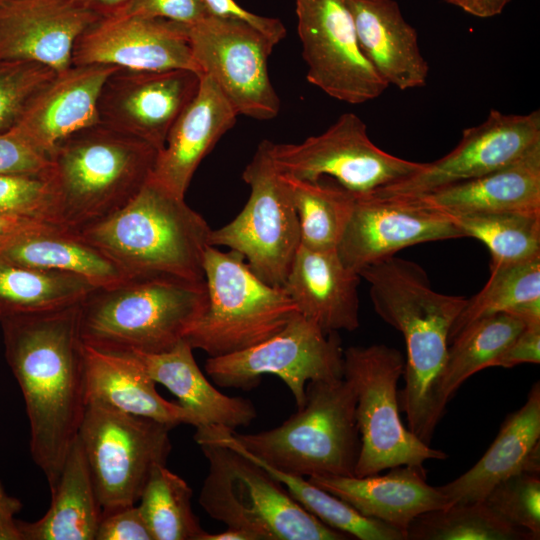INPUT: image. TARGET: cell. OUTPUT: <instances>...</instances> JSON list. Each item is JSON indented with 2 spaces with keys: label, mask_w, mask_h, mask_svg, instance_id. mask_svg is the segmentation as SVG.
Listing matches in <instances>:
<instances>
[{
  "label": "cell",
  "mask_w": 540,
  "mask_h": 540,
  "mask_svg": "<svg viewBox=\"0 0 540 540\" xmlns=\"http://www.w3.org/2000/svg\"><path fill=\"white\" fill-rule=\"evenodd\" d=\"M407 198L451 214H540V143L516 161L486 175Z\"/></svg>",
  "instance_id": "obj_28"
},
{
  "label": "cell",
  "mask_w": 540,
  "mask_h": 540,
  "mask_svg": "<svg viewBox=\"0 0 540 540\" xmlns=\"http://www.w3.org/2000/svg\"><path fill=\"white\" fill-rule=\"evenodd\" d=\"M47 170L33 174L0 173V215L62 226Z\"/></svg>",
  "instance_id": "obj_41"
},
{
  "label": "cell",
  "mask_w": 540,
  "mask_h": 540,
  "mask_svg": "<svg viewBox=\"0 0 540 540\" xmlns=\"http://www.w3.org/2000/svg\"><path fill=\"white\" fill-rule=\"evenodd\" d=\"M207 305L205 280L128 276L93 288L79 303L83 344L112 353L155 354L184 340Z\"/></svg>",
  "instance_id": "obj_3"
},
{
  "label": "cell",
  "mask_w": 540,
  "mask_h": 540,
  "mask_svg": "<svg viewBox=\"0 0 540 540\" xmlns=\"http://www.w3.org/2000/svg\"><path fill=\"white\" fill-rule=\"evenodd\" d=\"M538 443L540 384L537 381L529 390L524 405L505 418L496 438L475 465L438 488L450 505L483 501L498 483L526 472L528 457Z\"/></svg>",
  "instance_id": "obj_29"
},
{
  "label": "cell",
  "mask_w": 540,
  "mask_h": 540,
  "mask_svg": "<svg viewBox=\"0 0 540 540\" xmlns=\"http://www.w3.org/2000/svg\"><path fill=\"white\" fill-rule=\"evenodd\" d=\"M510 0H479L482 18L500 14Z\"/></svg>",
  "instance_id": "obj_53"
},
{
  "label": "cell",
  "mask_w": 540,
  "mask_h": 540,
  "mask_svg": "<svg viewBox=\"0 0 540 540\" xmlns=\"http://www.w3.org/2000/svg\"><path fill=\"white\" fill-rule=\"evenodd\" d=\"M115 15L163 18L191 25L209 16V13L204 0H131Z\"/></svg>",
  "instance_id": "obj_43"
},
{
  "label": "cell",
  "mask_w": 540,
  "mask_h": 540,
  "mask_svg": "<svg viewBox=\"0 0 540 540\" xmlns=\"http://www.w3.org/2000/svg\"><path fill=\"white\" fill-rule=\"evenodd\" d=\"M404 366L401 352L385 344L351 346L343 352V378L355 391L361 440L354 476L448 457L423 442L401 421L397 384Z\"/></svg>",
  "instance_id": "obj_9"
},
{
  "label": "cell",
  "mask_w": 540,
  "mask_h": 540,
  "mask_svg": "<svg viewBox=\"0 0 540 540\" xmlns=\"http://www.w3.org/2000/svg\"><path fill=\"white\" fill-rule=\"evenodd\" d=\"M540 362V327H524L495 359L492 367L512 368L522 363Z\"/></svg>",
  "instance_id": "obj_47"
},
{
  "label": "cell",
  "mask_w": 540,
  "mask_h": 540,
  "mask_svg": "<svg viewBox=\"0 0 540 540\" xmlns=\"http://www.w3.org/2000/svg\"><path fill=\"white\" fill-rule=\"evenodd\" d=\"M118 67L72 65L58 72L35 96L12 130L35 150L49 156L57 143L99 122L98 99L107 77Z\"/></svg>",
  "instance_id": "obj_21"
},
{
  "label": "cell",
  "mask_w": 540,
  "mask_h": 540,
  "mask_svg": "<svg viewBox=\"0 0 540 540\" xmlns=\"http://www.w3.org/2000/svg\"><path fill=\"white\" fill-rule=\"evenodd\" d=\"M77 7L90 11L100 17L117 14L131 0H68Z\"/></svg>",
  "instance_id": "obj_50"
},
{
  "label": "cell",
  "mask_w": 540,
  "mask_h": 540,
  "mask_svg": "<svg viewBox=\"0 0 540 540\" xmlns=\"http://www.w3.org/2000/svg\"><path fill=\"white\" fill-rule=\"evenodd\" d=\"M359 276L369 283L376 314L403 335L407 357L399 406L408 429L430 444L443 416L437 393L449 332L467 298L435 291L419 264L395 255L363 268Z\"/></svg>",
  "instance_id": "obj_2"
},
{
  "label": "cell",
  "mask_w": 540,
  "mask_h": 540,
  "mask_svg": "<svg viewBox=\"0 0 540 540\" xmlns=\"http://www.w3.org/2000/svg\"><path fill=\"white\" fill-rule=\"evenodd\" d=\"M465 237L449 215L416 198L355 195L354 208L337 247L346 267L359 272L420 243Z\"/></svg>",
  "instance_id": "obj_17"
},
{
  "label": "cell",
  "mask_w": 540,
  "mask_h": 540,
  "mask_svg": "<svg viewBox=\"0 0 540 540\" xmlns=\"http://www.w3.org/2000/svg\"><path fill=\"white\" fill-rule=\"evenodd\" d=\"M308 479L363 516L386 523L404 534L419 515L450 505L438 487L427 483L423 465L396 466L383 475H315Z\"/></svg>",
  "instance_id": "obj_23"
},
{
  "label": "cell",
  "mask_w": 540,
  "mask_h": 540,
  "mask_svg": "<svg viewBox=\"0 0 540 540\" xmlns=\"http://www.w3.org/2000/svg\"><path fill=\"white\" fill-rule=\"evenodd\" d=\"M203 269L207 305L184 340L209 357L256 345L298 313L285 290L257 277L236 251L209 246Z\"/></svg>",
  "instance_id": "obj_8"
},
{
  "label": "cell",
  "mask_w": 540,
  "mask_h": 540,
  "mask_svg": "<svg viewBox=\"0 0 540 540\" xmlns=\"http://www.w3.org/2000/svg\"><path fill=\"white\" fill-rule=\"evenodd\" d=\"M78 307L79 303L0 320L5 357L25 401L31 456L50 490L88 403Z\"/></svg>",
  "instance_id": "obj_1"
},
{
  "label": "cell",
  "mask_w": 540,
  "mask_h": 540,
  "mask_svg": "<svg viewBox=\"0 0 540 540\" xmlns=\"http://www.w3.org/2000/svg\"><path fill=\"white\" fill-rule=\"evenodd\" d=\"M6 0H0V6L5 2Z\"/></svg>",
  "instance_id": "obj_55"
},
{
  "label": "cell",
  "mask_w": 540,
  "mask_h": 540,
  "mask_svg": "<svg viewBox=\"0 0 540 540\" xmlns=\"http://www.w3.org/2000/svg\"><path fill=\"white\" fill-rule=\"evenodd\" d=\"M47 225H51V223L0 215V248L24 233L40 229Z\"/></svg>",
  "instance_id": "obj_49"
},
{
  "label": "cell",
  "mask_w": 540,
  "mask_h": 540,
  "mask_svg": "<svg viewBox=\"0 0 540 540\" xmlns=\"http://www.w3.org/2000/svg\"><path fill=\"white\" fill-rule=\"evenodd\" d=\"M201 540H258V538L249 531L227 527L226 530L219 533L205 532Z\"/></svg>",
  "instance_id": "obj_52"
},
{
  "label": "cell",
  "mask_w": 540,
  "mask_h": 540,
  "mask_svg": "<svg viewBox=\"0 0 540 540\" xmlns=\"http://www.w3.org/2000/svg\"><path fill=\"white\" fill-rule=\"evenodd\" d=\"M99 18L68 0H6L0 6V59L62 72L72 66L78 37Z\"/></svg>",
  "instance_id": "obj_20"
},
{
  "label": "cell",
  "mask_w": 540,
  "mask_h": 540,
  "mask_svg": "<svg viewBox=\"0 0 540 540\" xmlns=\"http://www.w3.org/2000/svg\"><path fill=\"white\" fill-rule=\"evenodd\" d=\"M90 64L139 71L186 69L201 74L184 24L132 15L101 17L78 37L72 65Z\"/></svg>",
  "instance_id": "obj_19"
},
{
  "label": "cell",
  "mask_w": 540,
  "mask_h": 540,
  "mask_svg": "<svg viewBox=\"0 0 540 540\" xmlns=\"http://www.w3.org/2000/svg\"><path fill=\"white\" fill-rule=\"evenodd\" d=\"M524 327L514 315L500 312L471 323L453 339L448 346L437 393L438 407L443 414L464 381L492 367Z\"/></svg>",
  "instance_id": "obj_33"
},
{
  "label": "cell",
  "mask_w": 540,
  "mask_h": 540,
  "mask_svg": "<svg viewBox=\"0 0 540 540\" xmlns=\"http://www.w3.org/2000/svg\"><path fill=\"white\" fill-rule=\"evenodd\" d=\"M87 401L171 427L194 426L192 415L178 402L164 399L155 381L130 353H112L83 344Z\"/></svg>",
  "instance_id": "obj_26"
},
{
  "label": "cell",
  "mask_w": 540,
  "mask_h": 540,
  "mask_svg": "<svg viewBox=\"0 0 540 540\" xmlns=\"http://www.w3.org/2000/svg\"><path fill=\"white\" fill-rule=\"evenodd\" d=\"M282 175L296 210L300 245L312 249L337 248L350 220L355 194L338 183Z\"/></svg>",
  "instance_id": "obj_35"
},
{
  "label": "cell",
  "mask_w": 540,
  "mask_h": 540,
  "mask_svg": "<svg viewBox=\"0 0 540 540\" xmlns=\"http://www.w3.org/2000/svg\"><path fill=\"white\" fill-rule=\"evenodd\" d=\"M185 26L200 73L215 82L238 115L277 116L280 100L268 73L271 40L243 21L211 15Z\"/></svg>",
  "instance_id": "obj_14"
},
{
  "label": "cell",
  "mask_w": 540,
  "mask_h": 540,
  "mask_svg": "<svg viewBox=\"0 0 540 540\" xmlns=\"http://www.w3.org/2000/svg\"><path fill=\"white\" fill-rule=\"evenodd\" d=\"M57 73L34 61L0 59V134L16 127L35 96Z\"/></svg>",
  "instance_id": "obj_40"
},
{
  "label": "cell",
  "mask_w": 540,
  "mask_h": 540,
  "mask_svg": "<svg viewBox=\"0 0 540 540\" xmlns=\"http://www.w3.org/2000/svg\"><path fill=\"white\" fill-rule=\"evenodd\" d=\"M192 489L166 465L155 467L138 501L154 540H201L205 534L192 509Z\"/></svg>",
  "instance_id": "obj_37"
},
{
  "label": "cell",
  "mask_w": 540,
  "mask_h": 540,
  "mask_svg": "<svg viewBox=\"0 0 540 540\" xmlns=\"http://www.w3.org/2000/svg\"><path fill=\"white\" fill-rule=\"evenodd\" d=\"M406 540H535L497 516L483 501L454 503L416 517Z\"/></svg>",
  "instance_id": "obj_38"
},
{
  "label": "cell",
  "mask_w": 540,
  "mask_h": 540,
  "mask_svg": "<svg viewBox=\"0 0 540 540\" xmlns=\"http://www.w3.org/2000/svg\"><path fill=\"white\" fill-rule=\"evenodd\" d=\"M540 298V256L490 268V278L476 295L466 299L448 336V343L471 323L496 313L508 312L525 301Z\"/></svg>",
  "instance_id": "obj_39"
},
{
  "label": "cell",
  "mask_w": 540,
  "mask_h": 540,
  "mask_svg": "<svg viewBox=\"0 0 540 540\" xmlns=\"http://www.w3.org/2000/svg\"><path fill=\"white\" fill-rule=\"evenodd\" d=\"M211 230L184 198L149 178L123 208L74 231L128 276L204 280L203 262Z\"/></svg>",
  "instance_id": "obj_4"
},
{
  "label": "cell",
  "mask_w": 540,
  "mask_h": 540,
  "mask_svg": "<svg viewBox=\"0 0 540 540\" xmlns=\"http://www.w3.org/2000/svg\"><path fill=\"white\" fill-rule=\"evenodd\" d=\"M302 408L257 433L228 429L230 439L261 462L303 477L354 476L361 440L356 395L344 378L310 381Z\"/></svg>",
  "instance_id": "obj_6"
},
{
  "label": "cell",
  "mask_w": 540,
  "mask_h": 540,
  "mask_svg": "<svg viewBox=\"0 0 540 540\" xmlns=\"http://www.w3.org/2000/svg\"><path fill=\"white\" fill-rule=\"evenodd\" d=\"M155 381L166 387L194 419V427L222 426L231 430L249 426L257 412L248 399L217 390L198 367L193 348L180 341L155 354L130 353Z\"/></svg>",
  "instance_id": "obj_27"
},
{
  "label": "cell",
  "mask_w": 540,
  "mask_h": 540,
  "mask_svg": "<svg viewBox=\"0 0 540 540\" xmlns=\"http://www.w3.org/2000/svg\"><path fill=\"white\" fill-rule=\"evenodd\" d=\"M365 57L386 82L400 90L426 85L429 65L417 31L395 0H344Z\"/></svg>",
  "instance_id": "obj_25"
},
{
  "label": "cell",
  "mask_w": 540,
  "mask_h": 540,
  "mask_svg": "<svg viewBox=\"0 0 540 540\" xmlns=\"http://www.w3.org/2000/svg\"><path fill=\"white\" fill-rule=\"evenodd\" d=\"M343 352L337 332L325 333L297 313L273 336L238 352L209 357L204 368L223 388L250 390L263 375L277 376L300 409L308 382L343 378Z\"/></svg>",
  "instance_id": "obj_12"
},
{
  "label": "cell",
  "mask_w": 540,
  "mask_h": 540,
  "mask_svg": "<svg viewBox=\"0 0 540 540\" xmlns=\"http://www.w3.org/2000/svg\"><path fill=\"white\" fill-rule=\"evenodd\" d=\"M452 5L462 9L464 12L482 18L479 0H446Z\"/></svg>",
  "instance_id": "obj_54"
},
{
  "label": "cell",
  "mask_w": 540,
  "mask_h": 540,
  "mask_svg": "<svg viewBox=\"0 0 540 540\" xmlns=\"http://www.w3.org/2000/svg\"><path fill=\"white\" fill-rule=\"evenodd\" d=\"M271 152L282 174L311 182L330 176L355 195L374 193L423 166L377 147L364 121L352 112L342 114L326 131L299 144L273 142Z\"/></svg>",
  "instance_id": "obj_13"
},
{
  "label": "cell",
  "mask_w": 540,
  "mask_h": 540,
  "mask_svg": "<svg viewBox=\"0 0 540 540\" xmlns=\"http://www.w3.org/2000/svg\"><path fill=\"white\" fill-rule=\"evenodd\" d=\"M539 143V110L524 115L491 110L481 124L463 130L459 143L447 155L423 163L417 172L374 194L418 197L505 167Z\"/></svg>",
  "instance_id": "obj_16"
},
{
  "label": "cell",
  "mask_w": 540,
  "mask_h": 540,
  "mask_svg": "<svg viewBox=\"0 0 540 540\" xmlns=\"http://www.w3.org/2000/svg\"><path fill=\"white\" fill-rule=\"evenodd\" d=\"M200 431L259 464L285 487L301 507L327 526L360 540H406L405 534L400 530L363 516L348 503L316 486L308 478L283 472L261 462L230 439L228 428L210 426Z\"/></svg>",
  "instance_id": "obj_32"
},
{
  "label": "cell",
  "mask_w": 540,
  "mask_h": 540,
  "mask_svg": "<svg viewBox=\"0 0 540 540\" xmlns=\"http://www.w3.org/2000/svg\"><path fill=\"white\" fill-rule=\"evenodd\" d=\"M209 15L243 21L265 35L274 45L286 36V28L276 18H269L252 13L235 0H204Z\"/></svg>",
  "instance_id": "obj_46"
},
{
  "label": "cell",
  "mask_w": 540,
  "mask_h": 540,
  "mask_svg": "<svg viewBox=\"0 0 540 540\" xmlns=\"http://www.w3.org/2000/svg\"><path fill=\"white\" fill-rule=\"evenodd\" d=\"M22 509V502L9 495L0 481V540H23L16 514Z\"/></svg>",
  "instance_id": "obj_48"
},
{
  "label": "cell",
  "mask_w": 540,
  "mask_h": 540,
  "mask_svg": "<svg viewBox=\"0 0 540 540\" xmlns=\"http://www.w3.org/2000/svg\"><path fill=\"white\" fill-rule=\"evenodd\" d=\"M483 502L501 519L540 539L539 474L518 473L498 483Z\"/></svg>",
  "instance_id": "obj_42"
},
{
  "label": "cell",
  "mask_w": 540,
  "mask_h": 540,
  "mask_svg": "<svg viewBox=\"0 0 540 540\" xmlns=\"http://www.w3.org/2000/svg\"><path fill=\"white\" fill-rule=\"evenodd\" d=\"M361 277L342 262L337 248L299 246L282 288L297 311L325 333L359 325Z\"/></svg>",
  "instance_id": "obj_24"
},
{
  "label": "cell",
  "mask_w": 540,
  "mask_h": 540,
  "mask_svg": "<svg viewBox=\"0 0 540 540\" xmlns=\"http://www.w3.org/2000/svg\"><path fill=\"white\" fill-rule=\"evenodd\" d=\"M508 313L520 319L525 327H540V298L518 304Z\"/></svg>",
  "instance_id": "obj_51"
},
{
  "label": "cell",
  "mask_w": 540,
  "mask_h": 540,
  "mask_svg": "<svg viewBox=\"0 0 540 540\" xmlns=\"http://www.w3.org/2000/svg\"><path fill=\"white\" fill-rule=\"evenodd\" d=\"M447 213V212H446ZM465 237L486 245L490 268L540 256V214L522 212L447 213Z\"/></svg>",
  "instance_id": "obj_36"
},
{
  "label": "cell",
  "mask_w": 540,
  "mask_h": 540,
  "mask_svg": "<svg viewBox=\"0 0 540 540\" xmlns=\"http://www.w3.org/2000/svg\"><path fill=\"white\" fill-rule=\"evenodd\" d=\"M208 460L199 503L213 519L258 540H346L301 507L263 467L237 450L196 431Z\"/></svg>",
  "instance_id": "obj_7"
},
{
  "label": "cell",
  "mask_w": 540,
  "mask_h": 540,
  "mask_svg": "<svg viewBox=\"0 0 540 540\" xmlns=\"http://www.w3.org/2000/svg\"><path fill=\"white\" fill-rule=\"evenodd\" d=\"M158 150L100 122L55 145L48 175L60 224L79 230L114 214L149 180Z\"/></svg>",
  "instance_id": "obj_5"
},
{
  "label": "cell",
  "mask_w": 540,
  "mask_h": 540,
  "mask_svg": "<svg viewBox=\"0 0 540 540\" xmlns=\"http://www.w3.org/2000/svg\"><path fill=\"white\" fill-rule=\"evenodd\" d=\"M0 257L27 267L74 274L94 287H107L128 277L74 230L56 224L16 237L0 248Z\"/></svg>",
  "instance_id": "obj_30"
},
{
  "label": "cell",
  "mask_w": 540,
  "mask_h": 540,
  "mask_svg": "<svg viewBox=\"0 0 540 540\" xmlns=\"http://www.w3.org/2000/svg\"><path fill=\"white\" fill-rule=\"evenodd\" d=\"M200 75L186 69L118 68L98 99L99 122L162 150L174 122L196 95Z\"/></svg>",
  "instance_id": "obj_18"
},
{
  "label": "cell",
  "mask_w": 540,
  "mask_h": 540,
  "mask_svg": "<svg viewBox=\"0 0 540 540\" xmlns=\"http://www.w3.org/2000/svg\"><path fill=\"white\" fill-rule=\"evenodd\" d=\"M306 78L349 104L378 98L388 85L363 54L344 0H295Z\"/></svg>",
  "instance_id": "obj_15"
},
{
  "label": "cell",
  "mask_w": 540,
  "mask_h": 540,
  "mask_svg": "<svg viewBox=\"0 0 540 540\" xmlns=\"http://www.w3.org/2000/svg\"><path fill=\"white\" fill-rule=\"evenodd\" d=\"M42 518L18 520L23 540H95L102 516L78 438L71 446Z\"/></svg>",
  "instance_id": "obj_31"
},
{
  "label": "cell",
  "mask_w": 540,
  "mask_h": 540,
  "mask_svg": "<svg viewBox=\"0 0 540 540\" xmlns=\"http://www.w3.org/2000/svg\"><path fill=\"white\" fill-rule=\"evenodd\" d=\"M272 143L261 141L243 171L250 186L244 208L211 230L209 242L240 253L257 277L282 287L300 246V230L289 188L272 158Z\"/></svg>",
  "instance_id": "obj_11"
},
{
  "label": "cell",
  "mask_w": 540,
  "mask_h": 540,
  "mask_svg": "<svg viewBox=\"0 0 540 540\" xmlns=\"http://www.w3.org/2000/svg\"><path fill=\"white\" fill-rule=\"evenodd\" d=\"M49 164V156L35 150L13 130L0 134V173H40Z\"/></svg>",
  "instance_id": "obj_44"
},
{
  "label": "cell",
  "mask_w": 540,
  "mask_h": 540,
  "mask_svg": "<svg viewBox=\"0 0 540 540\" xmlns=\"http://www.w3.org/2000/svg\"><path fill=\"white\" fill-rule=\"evenodd\" d=\"M173 427L88 402L77 438L102 514L138 503L159 465H166Z\"/></svg>",
  "instance_id": "obj_10"
},
{
  "label": "cell",
  "mask_w": 540,
  "mask_h": 540,
  "mask_svg": "<svg viewBox=\"0 0 540 540\" xmlns=\"http://www.w3.org/2000/svg\"><path fill=\"white\" fill-rule=\"evenodd\" d=\"M95 540H154L138 505L102 514Z\"/></svg>",
  "instance_id": "obj_45"
},
{
  "label": "cell",
  "mask_w": 540,
  "mask_h": 540,
  "mask_svg": "<svg viewBox=\"0 0 540 540\" xmlns=\"http://www.w3.org/2000/svg\"><path fill=\"white\" fill-rule=\"evenodd\" d=\"M237 116L215 82L201 74L198 91L171 127L150 179L184 198L201 161L234 126Z\"/></svg>",
  "instance_id": "obj_22"
},
{
  "label": "cell",
  "mask_w": 540,
  "mask_h": 540,
  "mask_svg": "<svg viewBox=\"0 0 540 540\" xmlns=\"http://www.w3.org/2000/svg\"><path fill=\"white\" fill-rule=\"evenodd\" d=\"M93 288L77 275L27 267L0 257V320L78 304Z\"/></svg>",
  "instance_id": "obj_34"
}]
</instances>
